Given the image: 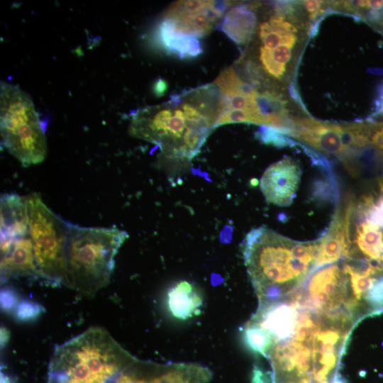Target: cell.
I'll list each match as a JSON object with an SVG mask.
<instances>
[{"label":"cell","instance_id":"11","mask_svg":"<svg viewBox=\"0 0 383 383\" xmlns=\"http://www.w3.org/2000/svg\"><path fill=\"white\" fill-rule=\"evenodd\" d=\"M291 136L313 148L333 155L348 163L357 155L351 146L347 124L319 121L312 118H292Z\"/></svg>","mask_w":383,"mask_h":383},{"label":"cell","instance_id":"10","mask_svg":"<svg viewBox=\"0 0 383 383\" xmlns=\"http://www.w3.org/2000/svg\"><path fill=\"white\" fill-rule=\"evenodd\" d=\"M270 383H312L311 344L293 337L274 342L268 354Z\"/></svg>","mask_w":383,"mask_h":383},{"label":"cell","instance_id":"15","mask_svg":"<svg viewBox=\"0 0 383 383\" xmlns=\"http://www.w3.org/2000/svg\"><path fill=\"white\" fill-rule=\"evenodd\" d=\"M21 277H40L29 232L15 240L1 257V282Z\"/></svg>","mask_w":383,"mask_h":383},{"label":"cell","instance_id":"14","mask_svg":"<svg viewBox=\"0 0 383 383\" xmlns=\"http://www.w3.org/2000/svg\"><path fill=\"white\" fill-rule=\"evenodd\" d=\"M0 202L1 257L9 251L15 240L29 231L25 197L4 194Z\"/></svg>","mask_w":383,"mask_h":383},{"label":"cell","instance_id":"27","mask_svg":"<svg viewBox=\"0 0 383 383\" xmlns=\"http://www.w3.org/2000/svg\"><path fill=\"white\" fill-rule=\"evenodd\" d=\"M303 4L311 20L316 18L323 11V2L321 1H306Z\"/></svg>","mask_w":383,"mask_h":383},{"label":"cell","instance_id":"1","mask_svg":"<svg viewBox=\"0 0 383 383\" xmlns=\"http://www.w3.org/2000/svg\"><path fill=\"white\" fill-rule=\"evenodd\" d=\"M222 95L209 86L176 94L131 115L128 133L156 145L167 157L196 156L223 113Z\"/></svg>","mask_w":383,"mask_h":383},{"label":"cell","instance_id":"20","mask_svg":"<svg viewBox=\"0 0 383 383\" xmlns=\"http://www.w3.org/2000/svg\"><path fill=\"white\" fill-rule=\"evenodd\" d=\"M298 30L296 26L284 20L283 16H275L260 26V38L263 48L274 49L282 45L294 47Z\"/></svg>","mask_w":383,"mask_h":383},{"label":"cell","instance_id":"28","mask_svg":"<svg viewBox=\"0 0 383 383\" xmlns=\"http://www.w3.org/2000/svg\"><path fill=\"white\" fill-rule=\"evenodd\" d=\"M16 296L13 292L9 289L1 292V306L5 310H10L16 304Z\"/></svg>","mask_w":383,"mask_h":383},{"label":"cell","instance_id":"24","mask_svg":"<svg viewBox=\"0 0 383 383\" xmlns=\"http://www.w3.org/2000/svg\"><path fill=\"white\" fill-rule=\"evenodd\" d=\"M215 84L223 96L236 92H252L255 89L237 75L233 67L223 71L216 79Z\"/></svg>","mask_w":383,"mask_h":383},{"label":"cell","instance_id":"16","mask_svg":"<svg viewBox=\"0 0 383 383\" xmlns=\"http://www.w3.org/2000/svg\"><path fill=\"white\" fill-rule=\"evenodd\" d=\"M318 240L316 269L346 258L348 246L343 208L335 212L328 231Z\"/></svg>","mask_w":383,"mask_h":383},{"label":"cell","instance_id":"26","mask_svg":"<svg viewBox=\"0 0 383 383\" xmlns=\"http://www.w3.org/2000/svg\"><path fill=\"white\" fill-rule=\"evenodd\" d=\"M41 311L40 306L31 301H23L17 309V316L21 319H29L35 317Z\"/></svg>","mask_w":383,"mask_h":383},{"label":"cell","instance_id":"8","mask_svg":"<svg viewBox=\"0 0 383 383\" xmlns=\"http://www.w3.org/2000/svg\"><path fill=\"white\" fill-rule=\"evenodd\" d=\"M357 323L347 316L321 317V325L311 345L312 383L333 381L338 373L352 331Z\"/></svg>","mask_w":383,"mask_h":383},{"label":"cell","instance_id":"3","mask_svg":"<svg viewBox=\"0 0 383 383\" xmlns=\"http://www.w3.org/2000/svg\"><path fill=\"white\" fill-rule=\"evenodd\" d=\"M135 358L106 329L91 327L55 349L47 383H113Z\"/></svg>","mask_w":383,"mask_h":383},{"label":"cell","instance_id":"18","mask_svg":"<svg viewBox=\"0 0 383 383\" xmlns=\"http://www.w3.org/2000/svg\"><path fill=\"white\" fill-rule=\"evenodd\" d=\"M167 296L169 311L174 318L185 321L201 313L202 296L189 282H177L170 289Z\"/></svg>","mask_w":383,"mask_h":383},{"label":"cell","instance_id":"4","mask_svg":"<svg viewBox=\"0 0 383 383\" xmlns=\"http://www.w3.org/2000/svg\"><path fill=\"white\" fill-rule=\"evenodd\" d=\"M128 238L125 231L115 227H82L69 223L67 287L93 296L106 287L113 270L115 256Z\"/></svg>","mask_w":383,"mask_h":383},{"label":"cell","instance_id":"23","mask_svg":"<svg viewBox=\"0 0 383 383\" xmlns=\"http://www.w3.org/2000/svg\"><path fill=\"white\" fill-rule=\"evenodd\" d=\"M343 5L383 32V0L344 1Z\"/></svg>","mask_w":383,"mask_h":383},{"label":"cell","instance_id":"13","mask_svg":"<svg viewBox=\"0 0 383 383\" xmlns=\"http://www.w3.org/2000/svg\"><path fill=\"white\" fill-rule=\"evenodd\" d=\"M172 22L179 32L202 37L220 18L211 9V1H179L173 4L164 17Z\"/></svg>","mask_w":383,"mask_h":383},{"label":"cell","instance_id":"29","mask_svg":"<svg viewBox=\"0 0 383 383\" xmlns=\"http://www.w3.org/2000/svg\"><path fill=\"white\" fill-rule=\"evenodd\" d=\"M168 84L167 82L162 78H159L152 86V92L157 96L160 97L163 96L165 92L167 91Z\"/></svg>","mask_w":383,"mask_h":383},{"label":"cell","instance_id":"6","mask_svg":"<svg viewBox=\"0 0 383 383\" xmlns=\"http://www.w3.org/2000/svg\"><path fill=\"white\" fill-rule=\"evenodd\" d=\"M29 234L40 278L68 287L66 250L69 223L51 211L40 196L25 197Z\"/></svg>","mask_w":383,"mask_h":383},{"label":"cell","instance_id":"25","mask_svg":"<svg viewBox=\"0 0 383 383\" xmlns=\"http://www.w3.org/2000/svg\"><path fill=\"white\" fill-rule=\"evenodd\" d=\"M255 123L254 116L243 110L228 109L223 111L216 123V127L226 123Z\"/></svg>","mask_w":383,"mask_h":383},{"label":"cell","instance_id":"21","mask_svg":"<svg viewBox=\"0 0 383 383\" xmlns=\"http://www.w3.org/2000/svg\"><path fill=\"white\" fill-rule=\"evenodd\" d=\"M293 48L282 45L274 49L260 48V60L265 71L271 76L281 79L286 71V65L292 57Z\"/></svg>","mask_w":383,"mask_h":383},{"label":"cell","instance_id":"30","mask_svg":"<svg viewBox=\"0 0 383 383\" xmlns=\"http://www.w3.org/2000/svg\"><path fill=\"white\" fill-rule=\"evenodd\" d=\"M1 383H15V382L4 372L1 373Z\"/></svg>","mask_w":383,"mask_h":383},{"label":"cell","instance_id":"31","mask_svg":"<svg viewBox=\"0 0 383 383\" xmlns=\"http://www.w3.org/2000/svg\"><path fill=\"white\" fill-rule=\"evenodd\" d=\"M331 383H346L345 380L338 373Z\"/></svg>","mask_w":383,"mask_h":383},{"label":"cell","instance_id":"17","mask_svg":"<svg viewBox=\"0 0 383 383\" xmlns=\"http://www.w3.org/2000/svg\"><path fill=\"white\" fill-rule=\"evenodd\" d=\"M155 38L158 45L179 58H190L202 52L197 38L178 31L172 22L163 18L157 26Z\"/></svg>","mask_w":383,"mask_h":383},{"label":"cell","instance_id":"19","mask_svg":"<svg viewBox=\"0 0 383 383\" xmlns=\"http://www.w3.org/2000/svg\"><path fill=\"white\" fill-rule=\"evenodd\" d=\"M255 7L240 4L230 9L218 29L238 45H243L251 38L256 23Z\"/></svg>","mask_w":383,"mask_h":383},{"label":"cell","instance_id":"22","mask_svg":"<svg viewBox=\"0 0 383 383\" xmlns=\"http://www.w3.org/2000/svg\"><path fill=\"white\" fill-rule=\"evenodd\" d=\"M243 341L248 349L266 358L272 346L270 335L258 325L248 321L242 328Z\"/></svg>","mask_w":383,"mask_h":383},{"label":"cell","instance_id":"2","mask_svg":"<svg viewBox=\"0 0 383 383\" xmlns=\"http://www.w3.org/2000/svg\"><path fill=\"white\" fill-rule=\"evenodd\" d=\"M318 252V240L296 241L265 226L251 230L243 255L259 304L294 293L316 270Z\"/></svg>","mask_w":383,"mask_h":383},{"label":"cell","instance_id":"9","mask_svg":"<svg viewBox=\"0 0 383 383\" xmlns=\"http://www.w3.org/2000/svg\"><path fill=\"white\" fill-rule=\"evenodd\" d=\"M212 377V371L199 363H158L135 358L113 383H208Z\"/></svg>","mask_w":383,"mask_h":383},{"label":"cell","instance_id":"5","mask_svg":"<svg viewBox=\"0 0 383 383\" xmlns=\"http://www.w3.org/2000/svg\"><path fill=\"white\" fill-rule=\"evenodd\" d=\"M1 144L23 166L42 162L47 155L44 128L30 96L16 85L0 86Z\"/></svg>","mask_w":383,"mask_h":383},{"label":"cell","instance_id":"7","mask_svg":"<svg viewBox=\"0 0 383 383\" xmlns=\"http://www.w3.org/2000/svg\"><path fill=\"white\" fill-rule=\"evenodd\" d=\"M287 298L321 317L347 315L353 318L348 312V276L343 262L317 268Z\"/></svg>","mask_w":383,"mask_h":383},{"label":"cell","instance_id":"12","mask_svg":"<svg viewBox=\"0 0 383 383\" xmlns=\"http://www.w3.org/2000/svg\"><path fill=\"white\" fill-rule=\"evenodd\" d=\"M301 175L299 163L289 157L270 165L260 182L266 201L279 206L290 205L298 189Z\"/></svg>","mask_w":383,"mask_h":383}]
</instances>
